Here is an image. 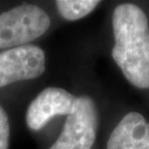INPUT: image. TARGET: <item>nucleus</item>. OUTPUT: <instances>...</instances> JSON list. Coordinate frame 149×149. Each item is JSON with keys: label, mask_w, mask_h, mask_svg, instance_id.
Wrapping results in <instances>:
<instances>
[{"label": "nucleus", "mask_w": 149, "mask_h": 149, "mask_svg": "<svg viewBox=\"0 0 149 149\" xmlns=\"http://www.w3.org/2000/svg\"><path fill=\"white\" fill-rule=\"evenodd\" d=\"M113 60L134 86L149 88V28L146 15L134 4H121L112 15Z\"/></svg>", "instance_id": "nucleus-1"}, {"label": "nucleus", "mask_w": 149, "mask_h": 149, "mask_svg": "<svg viewBox=\"0 0 149 149\" xmlns=\"http://www.w3.org/2000/svg\"><path fill=\"white\" fill-rule=\"evenodd\" d=\"M50 17L43 8L22 4L0 14V49L24 46L47 31Z\"/></svg>", "instance_id": "nucleus-2"}, {"label": "nucleus", "mask_w": 149, "mask_h": 149, "mask_svg": "<svg viewBox=\"0 0 149 149\" xmlns=\"http://www.w3.org/2000/svg\"><path fill=\"white\" fill-rule=\"evenodd\" d=\"M98 111L88 96L77 98L74 109L67 115L60 135L49 149H92L96 141Z\"/></svg>", "instance_id": "nucleus-3"}, {"label": "nucleus", "mask_w": 149, "mask_h": 149, "mask_svg": "<svg viewBox=\"0 0 149 149\" xmlns=\"http://www.w3.org/2000/svg\"><path fill=\"white\" fill-rule=\"evenodd\" d=\"M46 71V53L36 45H24L0 52V87L41 77Z\"/></svg>", "instance_id": "nucleus-4"}, {"label": "nucleus", "mask_w": 149, "mask_h": 149, "mask_svg": "<svg viewBox=\"0 0 149 149\" xmlns=\"http://www.w3.org/2000/svg\"><path fill=\"white\" fill-rule=\"evenodd\" d=\"M76 96L60 87H47L29 104L25 122L31 131H40L57 115H69L77 102Z\"/></svg>", "instance_id": "nucleus-5"}, {"label": "nucleus", "mask_w": 149, "mask_h": 149, "mask_svg": "<svg viewBox=\"0 0 149 149\" xmlns=\"http://www.w3.org/2000/svg\"><path fill=\"white\" fill-rule=\"evenodd\" d=\"M107 149H149V123L139 112H129L117 124Z\"/></svg>", "instance_id": "nucleus-6"}, {"label": "nucleus", "mask_w": 149, "mask_h": 149, "mask_svg": "<svg viewBox=\"0 0 149 149\" xmlns=\"http://www.w3.org/2000/svg\"><path fill=\"white\" fill-rule=\"evenodd\" d=\"M100 4L97 0H57L55 1L59 15L67 20L80 19L87 16Z\"/></svg>", "instance_id": "nucleus-7"}, {"label": "nucleus", "mask_w": 149, "mask_h": 149, "mask_svg": "<svg viewBox=\"0 0 149 149\" xmlns=\"http://www.w3.org/2000/svg\"><path fill=\"white\" fill-rule=\"evenodd\" d=\"M10 142V123L9 116L0 105V149H9Z\"/></svg>", "instance_id": "nucleus-8"}]
</instances>
